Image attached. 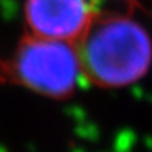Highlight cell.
Listing matches in <instances>:
<instances>
[{
    "label": "cell",
    "mask_w": 152,
    "mask_h": 152,
    "mask_svg": "<svg viewBox=\"0 0 152 152\" xmlns=\"http://www.w3.org/2000/svg\"><path fill=\"white\" fill-rule=\"evenodd\" d=\"M1 71L15 84L37 95L65 99L83 78L74 43L25 34Z\"/></svg>",
    "instance_id": "obj_2"
},
{
    "label": "cell",
    "mask_w": 152,
    "mask_h": 152,
    "mask_svg": "<svg viewBox=\"0 0 152 152\" xmlns=\"http://www.w3.org/2000/svg\"><path fill=\"white\" fill-rule=\"evenodd\" d=\"M96 12L89 0H25L27 34L75 43Z\"/></svg>",
    "instance_id": "obj_3"
},
{
    "label": "cell",
    "mask_w": 152,
    "mask_h": 152,
    "mask_svg": "<svg viewBox=\"0 0 152 152\" xmlns=\"http://www.w3.org/2000/svg\"><path fill=\"white\" fill-rule=\"evenodd\" d=\"M83 78L103 89L139 81L152 65V39L133 16L96 13L74 43Z\"/></svg>",
    "instance_id": "obj_1"
}]
</instances>
